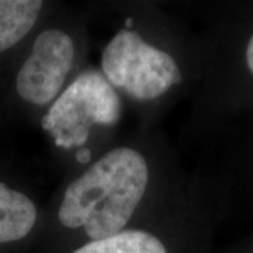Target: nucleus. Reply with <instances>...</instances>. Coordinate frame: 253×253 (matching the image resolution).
Returning <instances> with one entry per match:
<instances>
[{
  "mask_svg": "<svg viewBox=\"0 0 253 253\" xmlns=\"http://www.w3.org/2000/svg\"><path fill=\"white\" fill-rule=\"evenodd\" d=\"M100 72L117 93L141 104L162 101L184 81L172 49L131 26L120 28L103 48Z\"/></svg>",
  "mask_w": 253,
  "mask_h": 253,
  "instance_id": "nucleus-2",
  "label": "nucleus"
},
{
  "mask_svg": "<svg viewBox=\"0 0 253 253\" xmlns=\"http://www.w3.org/2000/svg\"><path fill=\"white\" fill-rule=\"evenodd\" d=\"M78 40L65 27L42 30L33 42L31 52L20 66L16 90L36 107L52 106L66 89L78 62Z\"/></svg>",
  "mask_w": 253,
  "mask_h": 253,
  "instance_id": "nucleus-4",
  "label": "nucleus"
},
{
  "mask_svg": "<svg viewBox=\"0 0 253 253\" xmlns=\"http://www.w3.org/2000/svg\"><path fill=\"white\" fill-rule=\"evenodd\" d=\"M120 94L100 71L76 76L55 100L42 120L46 131L59 144L86 142L93 126H113L120 118Z\"/></svg>",
  "mask_w": 253,
  "mask_h": 253,
  "instance_id": "nucleus-3",
  "label": "nucleus"
},
{
  "mask_svg": "<svg viewBox=\"0 0 253 253\" xmlns=\"http://www.w3.org/2000/svg\"><path fill=\"white\" fill-rule=\"evenodd\" d=\"M44 1L0 0V52L20 42L36 27Z\"/></svg>",
  "mask_w": 253,
  "mask_h": 253,
  "instance_id": "nucleus-6",
  "label": "nucleus"
},
{
  "mask_svg": "<svg viewBox=\"0 0 253 253\" xmlns=\"http://www.w3.org/2000/svg\"><path fill=\"white\" fill-rule=\"evenodd\" d=\"M38 208L27 194L0 181V244L17 242L34 229Z\"/></svg>",
  "mask_w": 253,
  "mask_h": 253,
  "instance_id": "nucleus-5",
  "label": "nucleus"
},
{
  "mask_svg": "<svg viewBox=\"0 0 253 253\" xmlns=\"http://www.w3.org/2000/svg\"><path fill=\"white\" fill-rule=\"evenodd\" d=\"M72 253H169L159 236L141 228H128L117 235L91 241Z\"/></svg>",
  "mask_w": 253,
  "mask_h": 253,
  "instance_id": "nucleus-7",
  "label": "nucleus"
},
{
  "mask_svg": "<svg viewBox=\"0 0 253 253\" xmlns=\"http://www.w3.org/2000/svg\"><path fill=\"white\" fill-rule=\"evenodd\" d=\"M245 59H246V66H248L249 72L253 75V34L248 41L246 51H245Z\"/></svg>",
  "mask_w": 253,
  "mask_h": 253,
  "instance_id": "nucleus-8",
  "label": "nucleus"
},
{
  "mask_svg": "<svg viewBox=\"0 0 253 253\" xmlns=\"http://www.w3.org/2000/svg\"><path fill=\"white\" fill-rule=\"evenodd\" d=\"M155 166L144 149L117 145L89 163L62 190L56 219L66 231L101 241L128 229L152 194Z\"/></svg>",
  "mask_w": 253,
  "mask_h": 253,
  "instance_id": "nucleus-1",
  "label": "nucleus"
}]
</instances>
